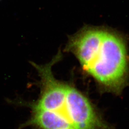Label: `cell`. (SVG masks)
Masks as SVG:
<instances>
[{
  "mask_svg": "<svg viewBox=\"0 0 129 129\" xmlns=\"http://www.w3.org/2000/svg\"><path fill=\"white\" fill-rule=\"evenodd\" d=\"M68 48L108 91L118 93L124 87L128 56L124 41L117 34L105 28L84 26L71 37Z\"/></svg>",
  "mask_w": 129,
  "mask_h": 129,
  "instance_id": "cell-1",
  "label": "cell"
},
{
  "mask_svg": "<svg viewBox=\"0 0 129 129\" xmlns=\"http://www.w3.org/2000/svg\"><path fill=\"white\" fill-rule=\"evenodd\" d=\"M66 107L74 129H110L98 115L87 98L68 86Z\"/></svg>",
  "mask_w": 129,
  "mask_h": 129,
  "instance_id": "cell-2",
  "label": "cell"
},
{
  "mask_svg": "<svg viewBox=\"0 0 129 129\" xmlns=\"http://www.w3.org/2000/svg\"><path fill=\"white\" fill-rule=\"evenodd\" d=\"M52 63L36 66L41 78V95L35 109L56 112L63 117L67 116L66 97L68 85L62 84L54 77L51 71Z\"/></svg>",
  "mask_w": 129,
  "mask_h": 129,
  "instance_id": "cell-3",
  "label": "cell"
},
{
  "mask_svg": "<svg viewBox=\"0 0 129 129\" xmlns=\"http://www.w3.org/2000/svg\"><path fill=\"white\" fill-rule=\"evenodd\" d=\"M31 123L43 129H74L62 116L56 112L35 109Z\"/></svg>",
  "mask_w": 129,
  "mask_h": 129,
  "instance_id": "cell-4",
  "label": "cell"
}]
</instances>
